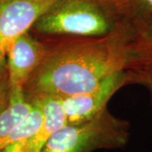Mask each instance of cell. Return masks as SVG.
<instances>
[{
    "instance_id": "cell-1",
    "label": "cell",
    "mask_w": 152,
    "mask_h": 152,
    "mask_svg": "<svg viewBox=\"0 0 152 152\" xmlns=\"http://www.w3.org/2000/svg\"><path fill=\"white\" fill-rule=\"evenodd\" d=\"M145 61L138 26L103 38L68 43L46 52L25 86L29 100L89 92L118 71L140 69Z\"/></svg>"
},
{
    "instance_id": "cell-2",
    "label": "cell",
    "mask_w": 152,
    "mask_h": 152,
    "mask_svg": "<svg viewBox=\"0 0 152 152\" xmlns=\"http://www.w3.org/2000/svg\"><path fill=\"white\" fill-rule=\"evenodd\" d=\"M129 123L105 110L96 118L78 124H67L56 132L42 152H91L122 148L129 137Z\"/></svg>"
},
{
    "instance_id": "cell-3",
    "label": "cell",
    "mask_w": 152,
    "mask_h": 152,
    "mask_svg": "<svg viewBox=\"0 0 152 152\" xmlns=\"http://www.w3.org/2000/svg\"><path fill=\"white\" fill-rule=\"evenodd\" d=\"M46 34L100 37L109 32L110 23L92 0H61L35 23Z\"/></svg>"
},
{
    "instance_id": "cell-4",
    "label": "cell",
    "mask_w": 152,
    "mask_h": 152,
    "mask_svg": "<svg viewBox=\"0 0 152 152\" xmlns=\"http://www.w3.org/2000/svg\"><path fill=\"white\" fill-rule=\"evenodd\" d=\"M61 0H0V69H6V53L17 38Z\"/></svg>"
},
{
    "instance_id": "cell-5",
    "label": "cell",
    "mask_w": 152,
    "mask_h": 152,
    "mask_svg": "<svg viewBox=\"0 0 152 152\" xmlns=\"http://www.w3.org/2000/svg\"><path fill=\"white\" fill-rule=\"evenodd\" d=\"M129 80H133L132 74L118 71L106 78L89 92L60 98L68 124L85 123L102 113L111 96Z\"/></svg>"
},
{
    "instance_id": "cell-6",
    "label": "cell",
    "mask_w": 152,
    "mask_h": 152,
    "mask_svg": "<svg viewBox=\"0 0 152 152\" xmlns=\"http://www.w3.org/2000/svg\"><path fill=\"white\" fill-rule=\"evenodd\" d=\"M47 50L29 33L14 41L6 53L5 67L10 88L25 87L45 57Z\"/></svg>"
},
{
    "instance_id": "cell-7",
    "label": "cell",
    "mask_w": 152,
    "mask_h": 152,
    "mask_svg": "<svg viewBox=\"0 0 152 152\" xmlns=\"http://www.w3.org/2000/svg\"><path fill=\"white\" fill-rule=\"evenodd\" d=\"M33 100L39 102L42 108L43 118L38 130L29 140L28 152H42L50 138L68 124V122L60 98L42 96Z\"/></svg>"
},
{
    "instance_id": "cell-8",
    "label": "cell",
    "mask_w": 152,
    "mask_h": 152,
    "mask_svg": "<svg viewBox=\"0 0 152 152\" xmlns=\"http://www.w3.org/2000/svg\"><path fill=\"white\" fill-rule=\"evenodd\" d=\"M32 107L23 87L10 88L9 102L0 113V151L9 144L12 129L27 116Z\"/></svg>"
},
{
    "instance_id": "cell-9",
    "label": "cell",
    "mask_w": 152,
    "mask_h": 152,
    "mask_svg": "<svg viewBox=\"0 0 152 152\" xmlns=\"http://www.w3.org/2000/svg\"><path fill=\"white\" fill-rule=\"evenodd\" d=\"M141 37L144 42L147 58L149 60V65L152 64V19L150 21L138 25Z\"/></svg>"
},
{
    "instance_id": "cell-10",
    "label": "cell",
    "mask_w": 152,
    "mask_h": 152,
    "mask_svg": "<svg viewBox=\"0 0 152 152\" xmlns=\"http://www.w3.org/2000/svg\"><path fill=\"white\" fill-rule=\"evenodd\" d=\"M10 87L6 69H0V113L4 110L10 99Z\"/></svg>"
},
{
    "instance_id": "cell-11",
    "label": "cell",
    "mask_w": 152,
    "mask_h": 152,
    "mask_svg": "<svg viewBox=\"0 0 152 152\" xmlns=\"http://www.w3.org/2000/svg\"><path fill=\"white\" fill-rule=\"evenodd\" d=\"M133 80L145 85L152 93V64L133 73Z\"/></svg>"
},
{
    "instance_id": "cell-12",
    "label": "cell",
    "mask_w": 152,
    "mask_h": 152,
    "mask_svg": "<svg viewBox=\"0 0 152 152\" xmlns=\"http://www.w3.org/2000/svg\"><path fill=\"white\" fill-rule=\"evenodd\" d=\"M30 139L31 138L10 142L0 152H28V144Z\"/></svg>"
},
{
    "instance_id": "cell-13",
    "label": "cell",
    "mask_w": 152,
    "mask_h": 152,
    "mask_svg": "<svg viewBox=\"0 0 152 152\" xmlns=\"http://www.w3.org/2000/svg\"><path fill=\"white\" fill-rule=\"evenodd\" d=\"M140 4L144 5L148 10L152 12V0H139Z\"/></svg>"
}]
</instances>
